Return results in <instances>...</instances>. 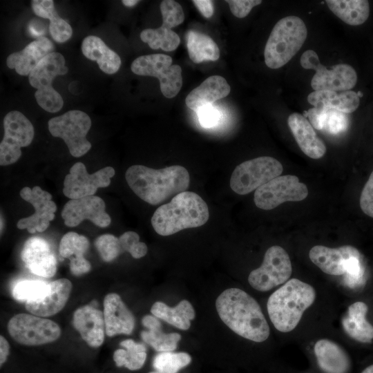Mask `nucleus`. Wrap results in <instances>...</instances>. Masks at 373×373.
<instances>
[{
    "mask_svg": "<svg viewBox=\"0 0 373 373\" xmlns=\"http://www.w3.org/2000/svg\"><path fill=\"white\" fill-rule=\"evenodd\" d=\"M222 322L240 336L256 343L266 341L270 334L269 324L258 302L238 288H229L216 301Z\"/></svg>",
    "mask_w": 373,
    "mask_h": 373,
    "instance_id": "nucleus-1",
    "label": "nucleus"
},
{
    "mask_svg": "<svg viewBox=\"0 0 373 373\" xmlns=\"http://www.w3.org/2000/svg\"><path fill=\"white\" fill-rule=\"evenodd\" d=\"M125 178L131 190L152 205L159 204L186 191L190 183L187 169L180 165L155 169L135 164L126 170Z\"/></svg>",
    "mask_w": 373,
    "mask_h": 373,
    "instance_id": "nucleus-2",
    "label": "nucleus"
},
{
    "mask_svg": "<svg viewBox=\"0 0 373 373\" xmlns=\"http://www.w3.org/2000/svg\"><path fill=\"white\" fill-rule=\"evenodd\" d=\"M316 296L311 285L297 278L289 279L267 300V313L274 327L283 333L293 331L303 313L314 304Z\"/></svg>",
    "mask_w": 373,
    "mask_h": 373,
    "instance_id": "nucleus-3",
    "label": "nucleus"
},
{
    "mask_svg": "<svg viewBox=\"0 0 373 373\" xmlns=\"http://www.w3.org/2000/svg\"><path fill=\"white\" fill-rule=\"evenodd\" d=\"M209 217L204 200L194 192L184 191L155 210L151 224L157 233L167 236L185 229L202 226Z\"/></svg>",
    "mask_w": 373,
    "mask_h": 373,
    "instance_id": "nucleus-4",
    "label": "nucleus"
},
{
    "mask_svg": "<svg viewBox=\"0 0 373 373\" xmlns=\"http://www.w3.org/2000/svg\"><path fill=\"white\" fill-rule=\"evenodd\" d=\"M307 36V27L300 18L287 16L280 19L274 26L265 47L266 65L272 69L285 65L300 49Z\"/></svg>",
    "mask_w": 373,
    "mask_h": 373,
    "instance_id": "nucleus-5",
    "label": "nucleus"
},
{
    "mask_svg": "<svg viewBox=\"0 0 373 373\" xmlns=\"http://www.w3.org/2000/svg\"><path fill=\"white\" fill-rule=\"evenodd\" d=\"M64 56L57 52L48 54L28 75V81L36 88L35 97L39 106L49 113L59 111L64 105L61 95L52 86L55 78L68 71Z\"/></svg>",
    "mask_w": 373,
    "mask_h": 373,
    "instance_id": "nucleus-6",
    "label": "nucleus"
},
{
    "mask_svg": "<svg viewBox=\"0 0 373 373\" xmlns=\"http://www.w3.org/2000/svg\"><path fill=\"white\" fill-rule=\"evenodd\" d=\"M91 126L88 114L79 110H71L52 117L48 122L50 134L62 139L70 153L75 157L85 155L91 148L86 135Z\"/></svg>",
    "mask_w": 373,
    "mask_h": 373,
    "instance_id": "nucleus-7",
    "label": "nucleus"
},
{
    "mask_svg": "<svg viewBox=\"0 0 373 373\" xmlns=\"http://www.w3.org/2000/svg\"><path fill=\"white\" fill-rule=\"evenodd\" d=\"M300 63L303 68L316 71L311 81L314 90L345 91L352 89L356 84V73L350 65L339 64L328 70L320 62L318 55L312 50H307L302 54Z\"/></svg>",
    "mask_w": 373,
    "mask_h": 373,
    "instance_id": "nucleus-8",
    "label": "nucleus"
},
{
    "mask_svg": "<svg viewBox=\"0 0 373 373\" xmlns=\"http://www.w3.org/2000/svg\"><path fill=\"white\" fill-rule=\"evenodd\" d=\"M172 62V58L165 54L142 55L132 62L131 70L137 75L157 77L162 95L173 98L182 88V77L181 67Z\"/></svg>",
    "mask_w": 373,
    "mask_h": 373,
    "instance_id": "nucleus-9",
    "label": "nucleus"
},
{
    "mask_svg": "<svg viewBox=\"0 0 373 373\" xmlns=\"http://www.w3.org/2000/svg\"><path fill=\"white\" fill-rule=\"evenodd\" d=\"M282 164L276 159L262 156L238 164L230 178V187L239 195H246L281 175Z\"/></svg>",
    "mask_w": 373,
    "mask_h": 373,
    "instance_id": "nucleus-10",
    "label": "nucleus"
},
{
    "mask_svg": "<svg viewBox=\"0 0 373 373\" xmlns=\"http://www.w3.org/2000/svg\"><path fill=\"white\" fill-rule=\"evenodd\" d=\"M292 265L288 253L282 247L274 245L266 251L261 265L252 270L248 282L259 291H267L283 285L290 279Z\"/></svg>",
    "mask_w": 373,
    "mask_h": 373,
    "instance_id": "nucleus-11",
    "label": "nucleus"
},
{
    "mask_svg": "<svg viewBox=\"0 0 373 373\" xmlns=\"http://www.w3.org/2000/svg\"><path fill=\"white\" fill-rule=\"evenodd\" d=\"M3 124L4 134L0 143V165L8 166L19 159L21 148L31 144L35 130L30 121L17 111L8 113Z\"/></svg>",
    "mask_w": 373,
    "mask_h": 373,
    "instance_id": "nucleus-12",
    "label": "nucleus"
},
{
    "mask_svg": "<svg viewBox=\"0 0 373 373\" xmlns=\"http://www.w3.org/2000/svg\"><path fill=\"white\" fill-rule=\"evenodd\" d=\"M10 335L17 342L25 345H39L58 339L59 326L51 320L28 314L14 316L8 323Z\"/></svg>",
    "mask_w": 373,
    "mask_h": 373,
    "instance_id": "nucleus-13",
    "label": "nucleus"
},
{
    "mask_svg": "<svg viewBox=\"0 0 373 373\" xmlns=\"http://www.w3.org/2000/svg\"><path fill=\"white\" fill-rule=\"evenodd\" d=\"M308 195L307 186L296 175H279L258 188L254 197L256 206L271 210L285 202L303 200Z\"/></svg>",
    "mask_w": 373,
    "mask_h": 373,
    "instance_id": "nucleus-14",
    "label": "nucleus"
},
{
    "mask_svg": "<svg viewBox=\"0 0 373 373\" xmlns=\"http://www.w3.org/2000/svg\"><path fill=\"white\" fill-rule=\"evenodd\" d=\"M162 24L157 28H148L140 33V39L154 50H175L180 43L178 35L171 30L184 20L182 6L173 0H164L160 3Z\"/></svg>",
    "mask_w": 373,
    "mask_h": 373,
    "instance_id": "nucleus-15",
    "label": "nucleus"
},
{
    "mask_svg": "<svg viewBox=\"0 0 373 373\" xmlns=\"http://www.w3.org/2000/svg\"><path fill=\"white\" fill-rule=\"evenodd\" d=\"M115 173L113 167L106 166L90 174L82 162H76L65 176L63 193L70 200L95 195L98 189L110 185Z\"/></svg>",
    "mask_w": 373,
    "mask_h": 373,
    "instance_id": "nucleus-16",
    "label": "nucleus"
},
{
    "mask_svg": "<svg viewBox=\"0 0 373 373\" xmlns=\"http://www.w3.org/2000/svg\"><path fill=\"white\" fill-rule=\"evenodd\" d=\"M21 198L34 207L35 212L26 218L19 220L17 227L19 229H27L30 233L43 232L55 218L57 205L52 200V195L39 186L32 189L24 186L19 191Z\"/></svg>",
    "mask_w": 373,
    "mask_h": 373,
    "instance_id": "nucleus-17",
    "label": "nucleus"
},
{
    "mask_svg": "<svg viewBox=\"0 0 373 373\" xmlns=\"http://www.w3.org/2000/svg\"><path fill=\"white\" fill-rule=\"evenodd\" d=\"M61 215L69 227H77L84 220L99 227H106L111 222L104 201L96 195L70 200L64 204Z\"/></svg>",
    "mask_w": 373,
    "mask_h": 373,
    "instance_id": "nucleus-18",
    "label": "nucleus"
},
{
    "mask_svg": "<svg viewBox=\"0 0 373 373\" xmlns=\"http://www.w3.org/2000/svg\"><path fill=\"white\" fill-rule=\"evenodd\" d=\"M21 260L32 274L51 278L57 271V259L49 243L40 237H31L23 245Z\"/></svg>",
    "mask_w": 373,
    "mask_h": 373,
    "instance_id": "nucleus-19",
    "label": "nucleus"
},
{
    "mask_svg": "<svg viewBox=\"0 0 373 373\" xmlns=\"http://www.w3.org/2000/svg\"><path fill=\"white\" fill-rule=\"evenodd\" d=\"M103 314L106 334L108 336L128 335L133 332L135 318L118 294L111 293L106 296Z\"/></svg>",
    "mask_w": 373,
    "mask_h": 373,
    "instance_id": "nucleus-20",
    "label": "nucleus"
},
{
    "mask_svg": "<svg viewBox=\"0 0 373 373\" xmlns=\"http://www.w3.org/2000/svg\"><path fill=\"white\" fill-rule=\"evenodd\" d=\"M357 250L351 245H343L338 248L316 245L310 249L309 257L324 273L332 276H342L346 273L349 258Z\"/></svg>",
    "mask_w": 373,
    "mask_h": 373,
    "instance_id": "nucleus-21",
    "label": "nucleus"
},
{
    "mask_svg": "<svg viewBox=\"0 0 373 373\" xmlns=\"http://www.w3.org/2000/svg\"><path fill=\"white\" fill-rule=\"evenodd\" d=\"M73 325L83 340L90 347H98L104 342V314L90 305L78 308L73 314Z\"/></svg>",
    "mask_w": 373,
    "mask_h": 373,
    "instance_id": "nucleus-22",
    "label": "nucleus"
},
{
    "mask_svg": "<svg viewBox=\"0 0 373 373\" xmlns=\"http://www.w3.org/2000/svg\"><path fill=\"white\" fill-rule=\"evenodd\" d=\"M53 44L41 36L27 45L22 50L13 52L6 59L7 66L22 76L29 75L34 68L48 54L52 52Z\"/></svg>",
    "mask_w": 373,
    "mask_h": 373,
    "instance_id": "nucleus-23",
    "label": "nucleus"
},
{
    "mask_svg": "<svg viewBox=\"0 0 373 373\" xmlns=\"http://www.w3.org/2000/svg\"><path fill=\"white\" fill-rule=\"evenodd\" d=\"M72 289L71 282L61 278L49 283L46 295L37 301L26 302V308L35 316L46 317L56 314L65 306Z\"/></svg>",
    "mask_w": 373,
    "mask_h": 373,
    "instance_id": "nucleus-24",
    "label": "nucleus"
},
{
    "mask_svg": "<svg viewBox=\"0 0 373 373\" xmlns=\"http://www.w3.org/2000/svg\"><path fill=\"white\" fill-rule=\"evenodd\" d=\"M318 366L324 373H348L351 359L345 349L334 341L321 338L314 346Z\"/></svg>",
    "mask_w": 373,
    "mask_h": 373,
    "instance_id": "nucleus-25",
    "label": "nucleus"
},
{
    "mask_svg": "<svg viewBox=\"0 0 373 373\" xmlns=\"http://www.w3.org/2000/svg\"><path fill=\"white\" fill-rule=\"evenodd\" d=\"M287 123L300 149L306 155L318 159L325 155L326 146L306 117L294 113L288 117Z\"/></svg>",
    "mask_w": 373,
    "mask_h": 373,
    "instance_id": "nucleus-26",
    "label": "nucleus"
},
{
    "mask_svg": "<svg viewBox=\"0 0 373 373\" xmlns=\"http://www.w3.org/2000/svg\"><path fill=\"white\" fill-rule=\"evenodd\" d=\"M230 90V86L224 77L212 75L192 90L186 96L185 102L189 108L197 111L202 107L225 97Z\"/></svg>",
    "mask_w": 373,
    "mask_h": 373,
    "instance_id": "nucleus-27",
    "label": "nucleus"
},
{
    "mask_svg": "<svg viewBox=\"0 0 373 373\" xmlns=\"http://www.w3.org/2000/svg\"><path fill=\"white\" fill-rule=\"evenodd\" d=\"M367 304L362 301L352 303L341 319L342 327L350 338L363 343L373 340V325L366 319Z\"/></svg>",
    "mask_w": 373,
    "mask_h": 373,
    "instance_id": "nucleus-28",
    "label": "nucleus"
},
{
    "mask_svg": "<svg viewBox=\"0 0 373 373\" xmlns=\"http://www.w3.org/2000/svg\"><path fill=\"white\" fill-rule=\"evenodd\" d=\"M307 101L315 108L334 109L345 114L355 111L360 104L358 94L350 90L340 93L314 90L309 94Z\"/></svg>",
    "mask_w": 373,
    "mask_h": 373,
    "instance_id": "nucleus-29",
    "label": "nucleus"
},
{
    "mask_svg": "<svg viewBox=\"0 0 373 373\" xmlns=\"http://www.w3.org/2000/svg\"><path fill=\"white\" fill-rule=\"evenodd\" d=\"M81 48L83 55L87 59L96 61L104 73L112 75L119 70L121 66L119 56L99 37L89 35L85 37Z\"/></svg>",
    "mask_w": 373,
    "mask_h": 373,
    "instance_id": "nucleus-30",
    "label": "nucleus"
},
{
    "mask_svg": "<svg viewBox=\"0 0 373 373\" xmlns=\"http://www.w3.org/2000/svg\"><path fill=\"white\" fill-rule=\"evenodd\" d=\"M142 325L148 330L141 332L142 339L159 352H172L177 347L181 336L178 333L165 334L157 318L146 315L142 318Z\"/></svg>",
    "mask_w": 373,
    "mask_h": 373,
    "instance_id": "nucleus-31",
    "label": "nucleus"
},
{
    "mask_svg": "<svg viewBox=\"0 0 373 373\" xmlns=\"http://www.w3.org/2000/svg\"><path fill=\"white\" fill-rule=\"evenodd\" d=\"M151 312L156 318L182 330L190 327L191 321L195 316L193 307L186 300H181L173 307L160 301L155 302L151 308Z\"/></svg>",
    "mask_w": 373,
    "mask_h": 373,
    "instance_id": "nucleus-32",
    "label": "nucleus"
},
{
    "mask_svg": "<svg viewBox=\"0 0 373 373\" xmlns=\"http://www.w3.org/2000/svg\"><path fill=\"white\" fill-rule=\"evenodd\" d=\"M31 7L36 15L49 19L50 34L55 41L63 43L71 37L73 29L66 20L59 16L52 0H32Z\"/></svg>",
    "mask_w": 373,
    "mask_h": 373,
    "instance_id": "nucleus-33",
    "label": "nucleus"
},
{
    "mask_svg": "<svg viewBox=\"0 0 373 373\" xmlns=\"http://www.w3.org/2000/svg\"><path fill=\"white\" fill-rule=\"evenodd\" d=\"M329 10L340 19L350 26L363 23L370 15L367 0H327Z\"/></svg>",
    "mask_w": 373,
    "mask_h": 373,
    "instance_id": "nucleus-34",
    "label": "nucleus"
},
{
    "mask_svg": "<svg viewBox=\"0 0 373 373\" xmlns=\"http://www.w3.org/2000/svg\"><path fill=\"white\" fill-rule=\"evenodd\" d=\"M186 46L189 58L195 64L204 61H216L220 50L213 39L204 33L189 30L186 34Z\"/></svg>",
    "mask_w": 373,
    "mask_h": 373,
    "instance_id": "nucleus-35",
    "label": "nucleus"
},
{
    "mask_svg": "<svg viewBox=\"0 0 373 373\" xmlns=\"http://www.w3.org/2000/svg\"><path fill=\"white\" fill-rule=\"evenodd\" d=\"M307 116L312 126L331 134L340 133L347 128L348 122L345 114L334 109L314 107L308 111Z\"/></svg>",
    "mask_w": 373,
    "mask_h": 373,
    "instance_id": "nucleus-36",
    "label": "nucleus"
},
{
    "mask_svg": "<svg viewBox=\"0 0 373 373\" xmlns=\"http://www.w3.org/2000/svg\"><path fill=\"white\" fill-rule=\"evenodd\" d=\"M120 346L124 349H118L113 354V360L117 367L124 366L130 370H137L144 365L146 358L144 345L126 339L120 343Z\"/></svg>",
    "mask_w": 373,
    "mask_h": 373,
    "instance_id": "nucleus-37",
    "label": "nucleus"
},
{
    "mask_svg": "<svg viewBox=\"0 0 373 373\" xmlns=\"http://www.w3.org/2000/svg\"><path fill=\"white\" fill-rule=\"evenodd\" d=\"M191 361V357L186 352H160L153 360L155 371L149 373H178Z\"/></svg>",
    "mask_w": 373,
    "mask_h": 373,
    "instance_id": "nucleus-38",
    "label": "nucleus"
},
{
    "mask_svg": "<svg viewBox=\"0 0 373 373\" xmlns=\"http://www.w3.org/2000/svg\"><path fill=\"white\" fill-rule=\"evenodd\" d=\"M49 290V283L38 280L17 282L12 289L13 297L20 301H37L44 298Z\"/></svg>",
    "mask_w": 373,
    "mask_h": 373,
    "instance_id": "nucleus-39",
    "label": "nucleus"
},
{
    "mask_svg": "<svg viewBox=\"0 0 373 373\" xmlns=\"http://www.w3.org/2000/svg\"><path fill=\"white\" fill-rule=\"evenodd\" d=\"M90 247L89 240L86 237L79 235L76 232L70 231L61 238L59 253L62 258H81L88 250Z\"/></svg>",
    "mask_w": 373,
    "mask_h": 373,
    "instance_id": "nucleus-40",
    "label": "nucleus"
},
{
    "mask_svg": "<svg viewBox=\"0 0 373 373\" xmlns=\"http://www.w3.org/2000/svg\"><path fill=\"white\" fill-rule=\"evenodd\" d=\"M95 246L105 262L113 261L122 253L119 238L112 234L99 236L95 241Z\"/></svg>",
    "mask_w": 373,
    "mask_h": 373,
    "instance_id": "nucleus-41",
    "label": "nucleus"
},
{
    "mask_svg": "<svg viewBox=\"0 0 373 373\" xmlns=\"http://www.w3.org/2000/svg\"><path fill=\"white\" fill-rule=\"evenodd\" d=\"M200 125L206 128L217 126L220 120L221 113L212 104L199 108L197 111Z\"/></svg>",
    "mask_w": 373,
    "mask_h": 373,
    "instance_id": "nucleus-42",
    "label": "nucleus"
},
{
    "mask_svg": "<svg viewBox=\"0 0 373 373\" xmlns=\"http://www.w3.org/2000/svg\"><path fill=\"white\" fill-rule=\"evenodd\" d=\"M359 204L363 212L373 218V171L362 190Z\"/></svg>",
    "mask_w": 373,
    "mask_h": 373,
    "instance_id": "nucleus-43",
    "label": "nucleus"
},
{
    "mask_svg": "<svg viewBox=\"0 0 373 373\" xmlns=\"http://www.w3.org/2000/svg\"><path fill=\"white\" fill-rule=\"evenodd\" d=\"M232 14L238 18H244L251 9L262 3L260 0H227Z\"/></svg>",
    "mask_w": 373,
    "mask_h": 373,
    "instance_id": "nucleus-44",
    "label": "nucleus"
},
{
    "mask_svg": "<svg viewBox=\"0 0 373 373\" xmlns=\"http://www.w3.org/2000/svg\"><path fill=\"white\" fill-rule=\"evenodd\" d=\"M122 251L131 252L134 247L140 242L139 235L132 231L124 232L119 238Z\"/></svg>",
    "mask_w": 373,
    "mask_h": 373,
    "instance_id": "nucleus-45",
    "label": "nucleus"
},
{
    "mask_svg": "<svg viewBox=\"0 0 373 373\" xmlns=\"http://www.w3.org/2000/svg\"><path fill=\"white\" fill-rule=\"evenodd\" d=\"M91 269V265L84 257L70 259V270L74 276H80L88 273Z\"/></svg>",
    "mask_w": 373,
    "mask_h": 373,
    "instance_id": "nucleus-46",
    "label": "nucleus"
},
{
    "mask_svg": "<svg viewBox=\"0 0 373 373\" xmlns=\"http://www.w3.org/2000/svg\"><path fill=\"white\" fill-rule=\"evenodd\" d=\"M192 2L206 18H210L213 14V5L210 0H193Z\"/></svg>",
    "mask_w": 373,
    "mask_h": 373,
    "instance_id": "nucleus-47",
    "label": "nucleus"
},
{
    "mask_svg": "<svg viewBox=\"0 0 373 373\" xmlns=\"http://www.w3.org/2000/svg\"><path fill=\"white\" fill-rule=\"evenodd\" d=\"M10 346L6 339L1 336L0 337V365L1 366L6 362L9 354Z\"/></svg>",
    "mask_w": 373,
    "mask_h": 373,
    "instance_id": "nucleus-48",
    "label": "nucleus"
},
{
    "mask_svg": "<svg viewBox=\"0 0 373 373\" xmlns=\"http://www.w3.org/2000/svg\"><path fill=\"white\" fill-rule=\"evenodd\" d=\"M122 3L126 7H133L137 5L140 1L136 0H123Z\"/></svg>",
    "mask_w": 373,
    "mask_h": 373,
    "instance_id": "nucleus-49",
    "label": "nucleus"
},
{
    "mask_svg": "<svg viewBox=\"0 0 373 373\" xmlns=\"http://www.w3.org/2000/svg\"><path fill=\"white\" fill-rule=\"evenodd\" d=\"M361 373H373V364L365 367Z\"/></svg>",
    "mask_w": 373,
    "mask_h": 373,
    "instance_id": "nucleus-50",
    "label": "nucleus"
}]
</instances>
